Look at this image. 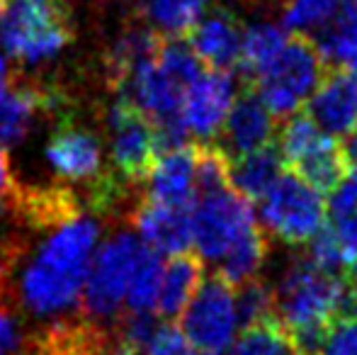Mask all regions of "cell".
<instances>
[{"instance_id":"cell-1","label":"cell","mask_w":357,"mask_h":355,"mask_svg":"<svg viewBox=\"0 0 357 355\" xmlns=\"http://www.w3.org/2000/svg\"><path fill=\"white\" fill-rule=\"evenodd\" d=\"M98 241L100 224L88 214L75 212L54 224L22 270V307L42 319L66 314L83 297Z\"/></svg>"},{"instance_id":"cell-2","label":"cell","mask_w":357,"mask_h":355,"mask_svg":"<svg viewBox=\"0 0 357 355\" xmlns=\"http://www.w3.org/2000/svg\"><path fill=\"white\" fill-rule=\"evenodd\" d=\"M350 278L326 273L311 258L294 261L275 289V309L289 331L296 353L316 355L338 319Z\"/></svg>"},{"instance_id":"cell-3","label":"cell","mask_w":357,"mask_h":355,"mask_svg":"<svg viewBox=\"0 0 357 355\" xmlns=\"http://www.w3.org/2000/svg\"><path fill=\"white\" fill-rule=\"evenodd\" d=\"M71 42L61 0H8L0 15V47L17 61L39 63Z\"/></svg>"},{"instance_id":"cell-4","label":"cell","mask_w":357,"mask_h":355,"mask_svg":"<svg viewBox=\"0 0 357 355\" xmlns=\"http://www.w3.org/2000/svg\"><path fill=\"white\" fill-rule=\"evenodd\" d=\"M324 54L306 34H289L280 56L255 78V95L273 117H289L309 103L324 73Z\"/></svg>"},{"instance_id":"cell-5","label":"cell","mask_w":357,"mask_h":355,"mask_svg":"<svg viewBox=\"0 0 357 355\" xmlns=\"http://www.w3.org/2000/svg\"><path fill=\"white\" fill-rule=\"evenodd\" d=\"M149 246L134 232H119L98 246L83 287V312L93 322L117 317Z\"/></svg>"},{"instance_id":"cell-6","label":"cell","mask_w":357,"mask_h":355,"mask_svg":"<svg viewBox=\"0 0 357 355\" xmlns=\"http://www.w3.org/2000/svg\"><path fill=\"white\" fill-rule=\"evenodd\" d=\"M324 192L294 171L282 173L260 199V219L268 232L291 246L309 243L326 227Z\"/></svg>"},{"instance_id":"cell-7","label":"cell","mask_w":357,"mask_h":355,"mask_svg":"<svg viewBox=\"0 0 357 355\" xmlns=\"http://www.w3.org/2000/svg\"><path fill=\"white\" fill-rule=\"evenodd\" d=\"M255 227L250 199L234 188L197 197L192 204V246L207 261L219 263Z\"/></svg>"},{"instance_id":"cell-8","label":"cell","mask_w":357,"mask_h":355,"mask_svg":"<svg viewBox=\"0 0 357 355\" xmlns=\"http://www.w3.org/2000/svg\"><path fill=\"white\" fill-rule=\"evenodd\" d=\"M238 328L234 285L221 275L204 280L185 312L180 314V331L204 355H224Z\"/></svg>"},{"instance_id":"cell-9","label":"cell","mask_w":357,"mask_h":355,"mask_svg":"<svg viewBox=\"0 0 357 355\" xmlns=\"http://www.w3.org/2000/svg\"><path fill=\"white\" fill-rule=\"evenodd\" d=\"M109 151L119 176L132 183L146 180L158 156L153 124L127 98H119L109 109Z\"/></svg>"},{"instance_id":"cell-10","label":"cell","mask_w":357,"mask_h":355,"mask_svg":"<svg viewBox=\"0 0 357 355\" xmlns=\"http://www.w3.org/2000/svg\"><path fill=\"white\" fill-rule=\"evenodd\" d=\"M234 100L236 83L229 71H204L185 90L183 122L188 132L199 139H214L224 127Z\"/></svg>"},{"instance_id":"cell-11","label":"cell","mask_w":357,"mask_h":355,"mask_svg":"<svg viewBox=\"0 0 357 355\" xmlns=\"http://www.w3.org/2000/svg\"><path fill=\"white\" fill-rule=\"evenodd\" d=\"M309 114L331 137H348L357 129V76L335 68L321 78L309 98Z\"/></svg>"},{"instance_id":"cell-12","label":"cell","mask_w":357,"mask_h":355,"mask_svg":"<svg viewBox=\"0 0 357 355\" xmlns=\"http://www.w3.org/2000/svg\"><path fill=\"white\" fill-rule=\"evenodd\" d=\"M47 161L52 171L71 183H85L100 176L102 146L90 129L63 124L47 144Z\"/></svg>"},{"instance_id":"cell-13","label":"cell","mask_w":357,"mask_h":355,"mask_svg":"<svg viewBox=\"0 0 357 355\" xmlns=\"http://www.w3.org/2000/svg\"><path fill=\"white\" fill-rule=\"evenodd\" d=\"M139 239L158 256H180L192 246V207L144 202L134 214Z\"/></svg>"},{"instance_id":"cell-14","label":"cell","mask_w":357,"mask_h":355,"mask_svg":"<svg viewBox=\"0 0 357 355\" xmlns=\"http://www.w3.org/2000/svg\"><path fill=\"white\" fill-rule=\"evenodd\" d=\"M149 199L168 207L190 209L197 199L195 188V146H175L158 151L149 176Z\"/></svg>"},{"instance_id":"cell-15","label":"cell","mask_w":357,"mask_h":355,"mask_svg":"<svg viewBox=\"0 0 357 355\" xmlns=\"http://www.w3.org/2000/svg\"><path fill=\"white\" fill-rule=\"evenodd\" d=\"M224 151L236 158L273 144L275 117L255 93H243L234 100L224 127Z\"/></svg>"},{"instance_id":"cell-16","label":"cell","mask_w":357,"mask_h":355,"mask_svg":"<svg viewBox=\"0 0 357 355\" xmlns=\"http://www.w3.org/2000/svg\"><path fill=\"white\" fill-rule=\"evenodd\" d=\"M241 24L226 10H214L204 15L197 27L190 32V49L197 54V59L212 71H229L238 66L241 59Z\"/></svg>"},{"instance_id":"cell-17","label":"cell","mask_w":357,"mask_h":355,"mask_svg":"<svg viewBox=\"0 0 357 355\" xmlns=\"http://www.w3.org/2000/svg\"><path fill=\"white\" fill-rule=\"evenodd\" d=\"M204 266L202 258L195 253H180L170 258L168 266H163V278H160L158 302H155V314L163 319H175L185 312L190 299L204 282Z\"/></svg>"},{"instance_id":"cell-18","label":"cell","mask_w":357,"mask_h":355,"mask_svg":"<svg viewBox=\"0 0 357 355\" xmlns=\"http://www.w3.org/2000/svg\"><path fill=\"white\" fill-rule=\"evenodd\" d=\"M282 153L275 144L231 161V188L245 199H263V195L282 176Z\"/></svg>"},{"instance_id":"cell-19","label":"cell","mask_w":357,"mask_h":355,"mask_svg":"<svg viewBox=\"0 0 357 355\" xmlns=\"http://www.w3.org/2000/svg\"><path fill=\"white\" fill-rule=\"evenodd\" d=\"M47 98L39 88L15 86L0 95V144H15L29 132Z\"/></svg>"},{"instance_id":"cell-20","label":"cell","mask_w":357,"mask_h":355,"mask_svg":"<svg viewBox=\"0 0 357 355\" xmlns=\"http://www.w3.org/2000/svg\"><path fill=\"white\" fill-rule=\"evenodd\" d=\"M289 34L284 32L282 24L275 22H258L250 24L241 37V59L238 66L248 76L258 78L284 49Z\"/></svg>"},{"instance_id":"cell-21","label":"cell","mask_w":357,"mask_h":355,"mask_svg":"<svg viewBox=\"0 0 357 355\" xmlns=\"http://www.w3.org/2000/svg\"><path fill=\"white\" fill-rule=\"evenodd\" d=\"M207 5L209 0H146L144 13L160 34L183 37L207 15Z\"/></svg>"},{"instance_id":"cell-22","label":"cell","mask_w":357,"mask_h":355,"mask_svg":"<svg viewBox=\"0 0 357 355\" xmlns=\"http://www.w3.org/2000/svg\"><path fill=\"white\" fill-rule=\"evenodd\" d=\"M224 355H296L294 341L278 317L241 331Z\"/></svg>"},{"instance_id":"cell-23","label":"cell","mask_w":357,"mask_h":355,"mask_svg":"<svg viewBox=\"0 0 357 355\" xmlns=\"http://www.w3.org/2000/svg\"><path fill=\"white\" fill-rule=\"evenodd\" d=\"M335 137H331L328 132L319 127L309 114L299 112L291 114L289 122L284 124L282 134H280V153L291 168L296 163H301L304 158H309L311 153H316L319 149H324L326 144H331Z\"/></svg>"},{"instance_id":"cell-24","label":"cell","mask_w":357,"mask_h":355,"mask_svg":"<svg viewBox=\"0 0 357 355\" xmlns=\"http://www.w3.org/2000/svg\"><path fill=\"white\" fill-rule=\"evenodd\" d=\"M268 253L265 234L258 227L250 229L236 246L229 248L224 258L219 261V275L231 285H243L255 278Z\"/></svg>"},{"instance_id":"cell-25","label":"cell","mask_w":357,"mask_h":355,"mask_svg":"<svg viewBox=\"0 0 357 355\" xmlns=\"http://www.w3.org/2000/svg\"><path fill=\"white\" fill-rule=\"evenodd\" d=\"M326 61L338 63L345 71H353L357 76V10L343 5V13L328 24V32L324 34L319 44Z\"/></svg>"},{"instance_id":"cell-26","label":"cell","mask_w":357,"mask_h":355,"mask_svg":"<svg viewBox=\"0 0 357 355\" xmlns=\"http://www.w3.org/2000/svg\"><path fill=\"white\" fill-rule=\"evenodd\" d=\"M195 188L197 197L231 188V158L214 144L195 146Z\"/></svg>"},{"instance_id":"cell-27","label":"cell","mask_w":357,"mask_h":355,"mask_svg":"<svg viewBox=\"0 0 357 355\" xmlns=\"http://www.w3.org/2000/svg\"><path fill=\"white\" fill-rule=\"evenodd\" d=\"M160 278H163V261L155 251H146L142 263L137 268V275L132 280V287L127 294L129 312L137 314H155V302H158Z\"/></svg>"},{"instance_id":"cell-28","label":"cell","mask_w":357,"mask_h":355,"mask_svg":"<svg viewBox=\"0 0 357 355\" xmlns=\"http://www.w3.org/2000/svg\"><path fill=\"white\" fill-rule=\"evenodd\" d=\"M345 0H289L284 10L282 27L306 34L311 29L328 27L343 10Z\"/></svg>"},{"instance_id":"cell-29","label":"cell","mask_w":357,"mask_h":355,"mask_svg":"<svg viewBox=\"0 0 357 355\" xmlns=\"http://www.w3.org/2000/svg\"><path fill=\"white\" fill-rule=\"evenodd\" d=\"M236 312H238V326L248 328L260 322L275 319V292L260 280H248L238 285L236 292Z\"/></svg>"},{"instance_id":"cell-30","label":"cell","mask_w":357,"mask_h":355,"mask_svg":"<svg viewBox=\"0 0 357 355\" xmlns=\"http://www.w3.org/2000/svg\"><path fill=\"white\" fill-rule=\"evenodd\" d=\"M144 355H197V348L190 343V338L178 326L163 324L153 333Z\"/></svg>"},{"instance_id":"cell-31","label":"cell","mask_w":357,"mask_h":355,"mask_svg":"<svg viewBox=\"0 0 357 355\" xmlns=\"http://www.w3.org/2000/svg\"><path fill=\"white\" fill-rule=\"evenodd\" d=\"M324 355H357V319H335L321 348Z\"/></svg>"},{"instance_id":"cell-32","label":"cell","mask_w":357,"mask_h":355,"mask_svg":"<svg viewBox=\"0 0 357 355\" xmlns=\"http://www.w3.org/2000/svg\"><path fill=\"white\" fill-rule=\"evenodd\" d=\"M20 343H22V333H20L17 322L10 314V309H5L0 304V355L15 353L20 348Z\"/></svg>"},{"instance_id":"cell-33","label":"cell","mask_w":357,"mask_h":355,"mask_svg":"<svg viewBox=\"0 0 357 355\" xmlns=\"http://www.w3.org/2000/svg\"><path fill=\"white\" fill-rule=\"evenodd\" d=\"M10 161H8V153H5L3 144H0V195H5L10 190Z\"/></svg>"},{"instance_id":"cell-34","label":"cell","mask_w":357,"mask_h":355,"mask_svg":"<svg viewBox=\"0 0 357 355\" xmlns=\"http://www.w3.org/2000/svg\"><path fill=\"white\" fill-rule=\"evenodd\" d=\"M10 86H8V63H5V59L0 56V95L5 93Z\"/></svg>"},{"instance_id":"cell-35","label":"cell","mask_w":357,"mask_h":355,"mask_svg":"<svg viewBox=\"0 0 357 355\" xmlns=\"http://www.w3.org/2000/svg\"><path fill=\"white\" fill-rule=\"evenodd\" d=\"M345 3H348L350 8H355V10H357V0H345Z\"/></svg>"},{"instance_id":"cell-36","label":"cell","mask_w":357,"mask_h":355,"mask_svg":"<svg viewBox=\"0 0 357 355\" xmlns=\"http://www.w3.org/2000/svg\"><path fill=\"white\" fill-rule=\"evenodd\" d=\"M5 5H8V0H0V15H3V10H5Z\"/></svg>"},{"instance_id":"cell-37","label":"cell","mask_w":357,"mask_h":355,"mask_svg":"<svg viewBox=\"0 0 357 355\" xmlns=\"http://www.w3.org/2000/svg\"><path fill=\"white\" fill-rule=\"evenodd\" d=\"M296 355H311V353H296Z\"/></svg>"}]
</instances>
